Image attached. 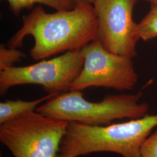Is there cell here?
<instances>
[{
    "instance_id": "52a82bcc",
    "label": "cell",
    "mask_w": 157,
    "mask_h": 157,
    "mask_svg": "<svg viewBox=\"0 0 157 157\" xmlns=\"http://www.w3.org/2000/svg\"><path fill=\"white\" fill-rule=\"evenodd\" d=\"M137 0H97L93 7L97 18V36L113 54L131 59L137 56V25L133 12Z\"/></svg>"
},
{
    "instance_id": "5bb4252c",
    "label": "cell",
    "mask_w": 157,
    "mask_h": 157,
    "mask_svg": "<svg viewBox=\"0 0 157 157\" xmlns=\"http://www.w3.org/2000/svg\"><path fill=\"white\" fill-rule=\"evenodd\" d=\"M149 2H150L151 4H157V0H145Z\"/></svg>"
},
{
    "instance_id": "9c48e42d",
    "label": "cell",
    "mask_w": 157,
    "mask_h": 157,
    "mask_svg": "<svg viewBox=\"0 0 157 157\" xmlns=\"http://www.w3.org/2000/svg\"><path fill=\"white\" fill-rule=\"evenodd\" d=\"M10 10L15 16H19L22 10H31L36 4H43L55 9L56 11L72 10L76 6L73 0H6Z\"/></svg>"
},
{
    "instance_id": "7c38bea8",
    "label": "cell",
    "mask_w": 157,
    "mask_h": 157,
    "mask_svg": "<svg viewBox=\"0 0 157 157\" xmlns=\"http://www.w3.org/2000/svg\"><path fill=\"white\" fill-rule=\"evenodd\" d=\"M140 157H157V130L149 135L142 144Z\"/></svg>"
},
{
    "instance_id": "277c9868",
    "label": "cell",
    "mask_w": 157,
    "mask_h": 157,
    "mask_svg": "<svg viewBox=\"0 0 157 157\" xmlns=\"http://www.w3.org/2000/svg\"><path fill=\"white\" fill-rule=\"evenodd\" d=\"M67 122L36 111L0 125V141L15 157H57Z\"/></svg>"
},
{
    "instance_id": "4fadbf2b",
    "label": "cell",
    "mask_w": 157,
    "mask_h": 157,
    "mask_svg": "<svg viewBox=\"0 0 157 157\" xmlns=\"http://www.w3.org/2000/svg\"><path fill=\"white\" fill-rule=\"evenodd\" d=\"M76 5L78 4H87L93 6L97 0H73Z\"/></svg>"
},
{
    "instance_id": "ba28073f",
    "label": "cell",
    "mask_w": 157,
    "mask_h": 157,
    "mask_svg": "<svg viewBox=\"0 0 157 157\" xmlns=\"http://www.w3.org/2000/svg\"><path fill=\"white\" fill-rule=\"evenodd\" d=\"M58 94L50 93L33 101L8 100L0 102V124L26 113L36 111L41 104L50 100Z\"/></svg>"
},
{
    "instance_id": "8fae6325",
    "label": "cell",
    "mask_w": 157,
    "mask_h": 157,
    "mask_svg": "<svg viewBox=\"0 0 157 157\" xmlns=\"http://www.w3.org/2000/svg\"><path fill=\"white\" fill-rule=\"evenodd\" d=\"M26 55L15 48L6 47L2 44L0 45V72L14 67L16 63L21 62Z\"/></svg>"
},
{
    "instance_id": "5b68a950",
    "label": "cell",
    "mask_w": 157,
    "mask_h": 157,
    "mask_svg": "<svg viewBox=\"0 0 157 157\" xmlns=\"http://www.w3.org/2000/svg\"><path fill=\"white\" fill-rule=\"evenodd\" d=\"M81 50L67 51L60 56L26 67H10L0 72V94L23 84H38L48 94L70 91L84 65Z\"/></svg>"
},
{
    "instance_id": "3957f363",
    "label": "cell",
    "mask_w": 157,
    "mask_h": 157,
    "mask_svg": "<svg viewBox=\"0 0 157 157\" xmlns=\"http://www.w3.org/2000/svg\"><path fill=\"white\" fill-rule=\"evenodd\" d=\"M141 92L109 95L102 101L86 100L81 91H68L56 95L36 109L51 118L90 125H106L116 119H137L148 114L149 106L141 102Z\"/></svg>"
},
{
    "instance_id": "30bf717a",
    "label": "cell",
    "mask_w": 157,
    "mask_h": 157,
    "mask_svg": "<svg viewBox=\"0 0 157 157\" xmlns=\"http://www.w3.org/2000/svg\"><path fill=\"white\" fill-rule=\"evenodd\" d=\"M136 33L139 40L144 41L157 37V4H151L150 11L137 23Z\"/></svg>"
},
{
    "instance_id": "8992f818",
    "label": "cell",
    "mask_w": 157,
    "mask_h": 157,
    "mask_svg": "<svg viewBox=\"0 0 157 157\" xmlns=\"http://www.w3.org/2000/svg\"><path fill=\"white\" fill-rule=\"evenodd\" d=\"M84 65L71 85V91L90 87L111 88L119 91L134 89L138 80L132 59L107 50L97 39L81 50Z\"/></svg>"
},
{
    "instance_id": "9a60e30c",
    "label": "cell",
    "mask_w": 157,
    "mask_h": 157,
    "mask_svg": "<svg viewBox=\"0 0 157 157\" xmlns=\"http://www.w3.org/2000/svg\"><path fill=\"white\" fill-rule=\"evenodd\" d=\"M0 157H3V156L2 155V154H1V155H0Z\"/></svg>"
},
{
    "instance_id": "7a4b0ae2",
    "label": "cell",
    "mask_w": 157,
    "mask_h": 157,
    "mask_svg": "<svg viewBox=\"0 0 157 157\" xmlns=\"http://www.w3.org/2000/svg\"><path fill=\"white\" fill-rule=\"evenodd\" d=\"M157 126V113L106 125L68 122L57 157H78L98 152L140 157L142 144Z\"/></svg>"
},
{
    "instance_id": "6da1fadb",
    "label": "cell",
    "mask_w": 157,
    "mask_h": 157,
    "mask_svg": "<svg viewBox=\"0 0 157 157\" xmlns=\"http://www.w3.org/2000/svg\"><path fill=\"white\" fill-rule=\"evenodd\" d=\"M22 20V26L9 40L8 46L20 47L25 37L32 36L34 44L30 56L35 61L81 50L97 36V18L91 5L78 4L72 10L54 13L37 6L24 15Z\"/></svg>"
}]
</instances>
